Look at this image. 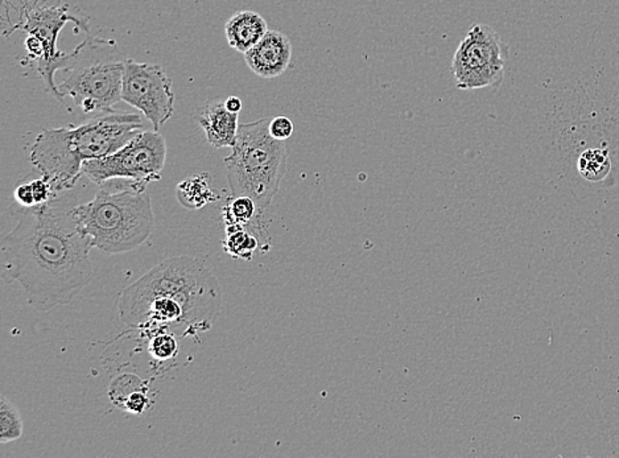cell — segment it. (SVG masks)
<instances>
[{"label": "cell", "instance_id": "cell-1", "mask_svg": "<svg viewBox=\"0 0 619 458\" xmlns=\"http://www.w3.org/2000/svg\"><path fill=\"white\" fill-rule=\"evenodd\" d=\"M77 197L57 194L48 204L21 208L16 226L0 242V276L19 282L38 312L67 306L94 276L92 241L79 225Z\"/></svg>", "mask_w": 619, "mask_h": 458}, {"label": "cell", "instance_id": "cell-2", "mask_svg": "<svg viewBox=\"0 0 619 458\" xmlns=\"http://www.w3.org/2000/svg\"><path fill=\"white\" fill-rule=\"evenodd\" d=\"M222 307V288L212 271L193 257H174L151 268L118 295L115 311L123 325L142 331L207 333Z\"/></svg>", "mask_w": 619, "mask_h": 458}, {"label": "cell", "instance_id": "cell-3", "mask_svg": "<svg viewBox=\"0 0 619 458\" xmlns=\"http://www.w3.org/2000/svg\"><path fill=\"white\" fill-rule=\"evenodd\" d=\"M143 130L138 114L110 111L79 126L44 130L32 145L31 163L57 193L76 186L85 161L103 158L127 144Z\"/></svg>", "mask_w": 619, "mask_h": 458}, {"label": "cell", "instance_id": "cell-4", "mask_svg": "<svg viewBox=\"0 0 619 458\" xmlns=\"http://www.w3.org/2000/svg\"><path fill=\"white\" fill-rule=\"evenodd\" d=\"M77 217L93 247L125 254L146 243L155 229L146 184L128 181L123 191L101 188L92 201L77 205Z\"/></svg>", "mask_w": 619, "mask_h": 458}, {"label": "cell", "instance_id": "cell-5", "mask_svg": "<svg viewBox=\"0 0 619 458\" xmlns=\"http://www.w3.org/2000/svg\"><path fill=\"white\" fill-rule=\"evenodd\" d=\"M270 120L240 126L232 153L224 158L232 197H250L259 213L273 204L287 169L286 142L271 135Z\"/></svg>", "mask_w": 619, "mask_h": 458}, {"label": "cell", "instance_id": "cell-6", "mask_svg": "<svg viewBox=\"0 0 619 458\" xmlns=\"http://www.w3.org/2000/svg\"><path fill=\"white\" fill-rule=\"evenodd\" d=\"M127 60L114 40L87 35L62 70L65 79L59 85L60 93L72 98L85 114L110 111L122 101Z\"/></svg>", "mask_w": 619, "mask_h": 458}, {"label": "cell", "instance_id": "cell-7", "mask_svg": "<svg viewBox=\"0 0 619 458\" xmlns=\"http://www.w3.org/2000/svg\"><path fill=\"white\" fill-rule=\"evenodd\" d=\"M3 35L8 37L16 31H23L29 37L37 38L43 46V57L35 70L44 89L57 100L64 101L59 85L54 82V74L64 70L70 54L57 48V38L69 21L89 34V19L72 15L69 5L62 0H3Z\"/></svg>", "mask_w": 619, "mask_h": 458}, {"label": "cell", "instance_id": "cell-8", "mask_svg": "<svg viewBox=\"0 0 619 458\" xmlns=\"http://www.w3.org/2000/svg\"><path fill=\"white\" fill-rule=\"evenodd\" d=\"M509 46L493 27L474 24L457 46L451 70L457 89H497L505 81Z\"/></svg>", "mask_w": 619, "mask_h": 458}, {"label": "cell", "instance_id": "cell-9", "mask_svg": "<svg viewBox=\"0 0 619 458\" xmlns=\"http://www.w3.org/2000/svg\"><path fill=\"white\" fill-rule=\"evenodd\" d=\"M167 142L158 131H142L114 153L85 161L82 174L102 186L112 180H130L139 184L161 178L166 166Z\"/></svg>", "mask_w": 619, "mask_h": 458}, {"label": "cell", "instance_id": "cell-10", "mask_svg": "<svg viewBox=\"0 0 619 458\" xmlns=\"http://www.w3.org/2000/svg\"><path fill=\"white\" fill-rule=\"evenodd\" d=\"M122 101L139 110L153 130L159 131L174 115L172 79L159 65L128 59L123 76Z\"/></svg>", "mask_w": 619, "mask_h": 458}, {"label": "cell", "instance_id": "cell-11", "mask_svg": "<svg viewBox=\"0 0 619 458\" xmlns=\"http://www.w3.org/2000/svg\"><path fill=\"white\" fill-rule=\"evenodd\" d=\"M243 57L257 76L265 79L278 78L291 67L292 43L283 32L268 31Z\"/></svg>", "mask_w": 619, "mask_h": 458}, {"label": "cell", "instance_id": "cell-12", "mask_svg": "<svg viewBox=\"0 0 619 458\" xmlns=\"http://www.w3.org/2000/svg\"><path fill=\"white\" fill-rule=\"evenodd\" d=\"M240 114L230 111L224 105V101H213L202 107L200 112V127L204 130L205 136L212 147L232 148L237 139Z\"/></svg>", "mask_w": 619, "mask_h": 458}, {"label": "cell", "instance_id": "cell-13", "mask_svg": "<svg viewBox=\"0 0 619 458\" xmlns=\"http://www.w3.org/2000/svg\"><path fill=\"white\" fill-rule=\"evenodd\" d=\"M267 32V21L254 11H240L224 24L227 43L243 54L256 46Z\"/></svg>", "mask_w": 619, "mask_h": 458}, {"label": "cell", "instance_id": "cell-14", "mask_svg": "<svg viewBox=\"0 0 619 458\" xmlns=\"http://www.w3.org/2000/svg\"><path fill=\"white\" fill-rule=\"evenodd\" d=\"M209 174L194 175L177 185L176 196L180 204L189 210L201 209L212 202L218 201L219 193L212 186Z\"/></svg>", "mask_w": 619, "mask_h": 458}, {"label": "cell", "instance_id": "cell-15", "mask_svg": "<svg viewBox=\"0 0 619 458\" xmlns=\"http://www.w3.org/2000/svg\"><path fill=\"white\" fill-rule=\"evenodd\" d=\"M577 169L585 180L593 183L604 180L612 169L609 152L601 148H589L580 156Z\"/></svg>", "mask_w": 619, "mask_h": 458}, {"label": "cell", "instance_id": "cell-16", "mask_svg": "<svg viewBox=\"0 0 619 458\" xmlns=\"http://www.w3.org/2000/svg\"><path fill=\"white\" fill-rule=\"evenodd\" d=\"M222 245L232 259L251 260L257 249V241L245 226H229Z\"/></svg>", "mask_w": 619, "mask_h": 458}, {"label": "cell", "instance_id": "cell-17", "mask_svg": "<svg viewBox=\"0 0 619 458\" xmlns=\"http://www.w3.org/2000/svg\"><path fill=\"white\" fill-rule=\"evenodd\" d=\"M23 435V421L15 405L4 395L0 397V444L12 443Z\"/></svg>", "mask_w": 619, "mask_h": 458}, {"label": "cell", "instance_id": "cell-18", "mask_svg": "<svg viewBox=\"0 0 619 458\" xmlns=\"http://www.w3.org/2000/svg\"><path fill=\"white\" fill-rule=\"evenodd\" d=\"M257 208L256 201L250 197H232L222 210L224 224L229 226H246L256 217Z\"/></svg>", "mask_w": 619, "mask_h": 458}, {"label": "cell", "instance_id": "cell-19", "mask_svg": "<svg viewBox=\"0 0 619 458\" xmlns=\"http://www.w3.org/2000/svg\"><path fill=\"white\" fill-rule=\"evenodd\" d=\"M142 388H148L141 378L134 374L120 375V377L115 378L114 382L111 383V388H110V397H111L115 407L122 408L126 400H127L134 392Z\"/></svg>", "mask_w": 619, "mask_h": 458}, {"label": "cell", "instance_id": "cell-20", "mask_svg": "<svg viewBox=\"0 0 619 458\" xmlns=\"http://www.w3.org/2000/svg\"><path fill=\"white\" fill-rule=\"evenodd\" d=\"M148 350L156 361H171L179 352V344L175 334L169 333L168 331H160L151 339Z\"/></svg>", "mask_w": 619, "mask_h": 458}, {"label": "cell", "instance_id": "cell-21", "mask_svg": "<svg viewBox=\"0 0 619 458\" xmlns=\"http://www.w3.org/2000/svg\"><path fill=\"white\" fill-rule=\"evenodd\" d=\"M270 134L278 141H289L291 138L295 126L292 120L287 117L271 118L270 120Z\"/></svg>", "mask_w": 619, "mask_h": 458}, {"label": "cell", "instance_id": "cell-22", "mask_svg": "<svg viewBox=\"0 0 619 458\" xmlns=\"http://www.w3.org/2000/svg\"><path fill=\"white\" fill-rule=\"evenodd\" d=\"M147 391L148 388H142L134 392V394L126 400L122 410L127 411V413H135V415H142V413H144L148 405H150V397H148Z\"/></svg>", "mask_w": 619, "mask_h": 458}, {"label": "cell", "instance_id": "cell-23", "mask_svg": "<svg viewBox=\"0 0 619 458\" xmlns=\"http://www.w3.org/2000/svg\"><path fill=\"white\" fill-rule=\"evenodd\" d=\"M13 197H15L16 202L20 205V208L37 207V204H35L34 192H32L29 178L19 184L18 188L15 189Z\"/></svg>", "mask_w": 619, "mask_h": 458}, {"label": "cell", "instance_id": "cell-24", "mask_svg": "<svg viewBox=\"0 0 619 458\" xmlns=\"http://www.w3.org/2000/svg\"><path fill=\"white\" fill-rule=\"evenodd\" d=\"M224 105H226L227 110L232 112H238L240 114V110H242V101L238 97H229L224 101Z\"/></svg>", "mask_w": 619, "mask_h": 458}]
</instances>
